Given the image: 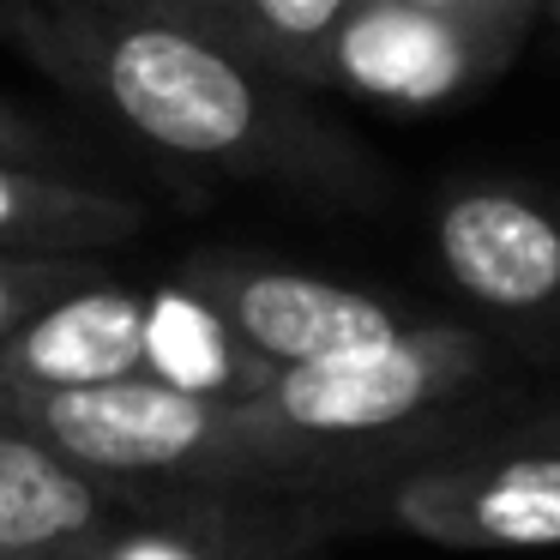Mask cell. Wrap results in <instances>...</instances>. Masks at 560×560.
<instances>
[{
    "mask_svg": "<svg viewBox=\"0 0 560 560\" xmlns=\"http://www.w3.org/2000/svg\"><path fill=\"white\" fill-rule=\"evenodd\" d=\"M0 25L163 158L338 199L380 194L374 158L319 121L295 85L145 0H0Z\"/></svg>",
    "mask_w": 560,
    "mask_h": 560,
    "instance_id": "1",
    "label": "cell"
},
{
    "mask_svg": "<svg viewBox=\"0 0 560 560\" xmlns=\"http://www.w3.org/2000/svg\"><path fill=\"white\" fill-rule=\"evenodd\" d=\"M0 422L115 482L242 488V494H338V470L278 434L254 398H199L163 380L115 386H19L0 380Z\"/></svg>",
    "mask_w": 560,
    "mask_h": 560,
    "instance_id": "2",
    "label": "cell"
},
{
    "mask_svg": "<svg viewBox=\"0 0 560 560\" xmlns=\"http://www.w3.org/2000/svg\"><path fill=\"white\" fill-rule=\"evenodd\" d=\"M331 530H398L464 555L560 548V446L458 440L362 488L326 494Z\"/></svg>",
    "mask_w": 560,
    "mask_h": 560,
    "instance_id": "3",
    "label": "cell"
},
{
    "mask_svg": "<svg viewBox=\"0 0 560 560\" xmlns=\"http://www.w3.org/2000/svg\"><path fill=\"white\" fill-rule=\"evenodd\" d=\"M434 259L470 326L524 362L560 355V187L524 175H458L434 199Z\"/></svg>",
    "mask_w": 560,
    "mask_h": 560,
    "instance_id": "4",
    "label": "cell"
},
{
    "mask_svg": "<svg viewBox=\"0 0 560 560\" xmlns=\"http://www.w3.org/2000/svg\"><path fill=\"white\" fill-rule=\"evenodd\" d=\"M182 283L259 355L266 368H314L331 355L386 343L416 319L404 302L343 278L283 266L259 254H199L182 266Z\"/></svg>",
    "mask_w": 560,
    "mask_h": 560,
    "instance_id": "5",
    "label": "cell"
},
{
    "mask_svg": "<svg viewBox=\"0 0 560 560\" xmlns=\"http://www.w3.org/2000/svg\"><path fill=\"white\" fill-rule=\"evenodd\" d=\"M524 55V37L410 7V0H355L319 49L314 91H343L386 109H434L494 85Z\"/></svg>",
    "mask_w": 560,
    "mask_h": 560,
    "instance_id": "6",
    "label": "cell"
},
{
    "mask_svg": "<svg viewBox=\"0 0 560 560\" xmlns=\"http://www.w3.org/2000/svg\"><path fill=\"white\" fill-rule=\"evenodd\" d=\"M331 530L326 494L175 488L163 506L55 560H314Z\"/></svg>",
    "mask_w": 560,
    "mask_h": 560,
    "instance_id": "7",
    "label": "cell"
},
{
    "mask_svg": "<svg viewBox=\"0 0 560 560\" xmlns=\"http://www.w3.org/2000/svg\"><path fill=\"white\" fill-rule=\"evenodd\" d=\"M175 488L115 482L85 464L61 458L37 434L0 422V555L7 560H55L85 548L121 524L145 518Z\"/></svg>",
    "mask_w": 560,
    "mask_h": 560,
    "instance_id": "8",
    "label": "cell"
},
{
    "mask_svg": "<svg viewBox=\"0 0 560 560\" xmlns=\"http://www.w3.org/2000/svg\"><path fill=\"white\" fill-rule=\"evenodd\" d=\"M151 314L158 290H127L109 278L79 283L0 350V380L49 392L151 380Z\"/></svg>",
    "mask_w": 560,
    "mask_h": 560,
    "instance_id": "9",
    "label": "cell"
},
{
    "mask_svg": "<svg viewBox=\"0 0 560 560\" xmlns=\"http://www.w3.org/2000/svg\"><path fill=\"white\" fill-rule=\"evenodd\" d=\"M145 230V206L55 170L0 163V254H103Z\"/></svg>",
    "mask_w": 560,
    "mask_h": 560,
    "instance_id": "10",
    "label": "cell"
},
{
    "mask_svg": "<svg viewBox=\"0 0 560 560\" xmlns=\"http://www.w3.org/2000/svg\"><path fill=\"white\" fill-rule=\"evenodd\" d=\"M158 13L194 25L199 37L223 43L247 67L283 79L295 91H314L319 49L343 25L355 0H145Z\"/></svg>",
    "mask_w": 560,
    "mask_h": 560,
    "instance_id": "11",
    "label": "cell"
},
{
    "mask_svg": "<svg viewBox=\"0 0 560 560\" xmlns=\"http://www.w3.org/2000/svg\"><path fill=\"white\" fill-rule=\"evenodd\" d=\"M97 254H0V350L31 326L49 302L79 283H97Z\"/></svg>",
    "mask_w": 560,
    "mask_h": 560,
    "instance_id": "12",
    "label": "cell"
},
{
    "mask_svg": "<svg viewBox=\"0 0 560 560\" xmlns=\"http://www.w3.org/2000/svg\"><path fill=\"white\" fill-rule=\"evenodd\" d=\"M470 440L488 446H560V392H512L488 410Z\"/></svg>",
    "mask_w": 560,
    "mask_h": 560,
    "instance_id": "13",
    "label": "cell"
},
{
    "mask_svg": "<svg viewBox=\"0 0 560 560\" xmlns=\"http://www.w3.org/2000/svg\"><path fill=\"white\" fill-rule=\"evenodd\" d=\"M410 7H428V13H446V19H470V25L506 31V37H524V43L548 19V0H410Z\"/></svg>",
    "mask_w": 560,
    "mask_h": 560,
    "instance_id": "14",
    "label": "cell"
},
{
    "mask_svg": "<svg viewBox=\"0 0 560 560\" xmlns=\"http://www.w3.org/2000/svg\"><path fill=\"white\" fill-rule=\"evenodd\" d=\"M49 145H43V133L25 121L19 109H7L0 103V163H25V170H49Z\"/></svg>",
    "mask_w": 560,
    "mask_h": 560,
    "instance_id": "15",
    "label": "cell"
},
{
    "mask_svg": "<svg viewBox=\"0 0 560 560\" xmlns=\"http://www.w3.org/2000/svg\"><path fill=\"white\" fill-rule=\"evenodd\" d=\"M548 19H555V25H560V0H548Z\"/></svg>",
    "mask_w": 560,
    "mask_h": 560,
    "instance_id": "16",
    "label": "cell"
},
{
    "mask_svg": "<svg viewBox=\"0 0 560 560\" xmlns=\"http://www.w3.org/2000/svg\"><path fill=\"white\" fill-rule=\"evenodd\" d=\"M0 560H7V555H0Z\"/></svg>",
    "mask_w": 560,
    "mask_h": 560,
    "instance_id": "17",
    "label": "cell"
}]
</instances>
